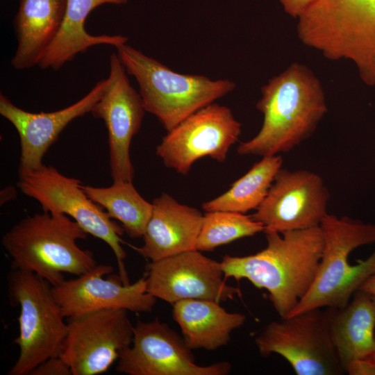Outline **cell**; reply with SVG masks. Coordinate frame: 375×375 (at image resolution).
I'll list each match as a JSON object with an SVG mask.
<instances>
[{
  "label": "cell",
  "instance_id": "1",
  "mask_svg": "<svg viewBox=\"0 0 375 375\" xmlns=\"http://www.w3.org/2000/svg\"><path fill=\"white\" fill-rule=\"evenodd\" d=\"M267 246L244 256H223L224 278L247 279L265 289L276 312L285 317L307 294L317 273L324 239L320 226L278 233L264 231Z\"/></svg>",
  "mask_w": 375,
  "mask_h": 375
},
{
  "label": "cell",
  "instance_id": "2",
  "mask_svg": "<svg viewBox=\"0 0 375 375\" xmlns=\"http://www.w3.org/2000/svg\"><path fill=\"white\" fill-rule=\"evenodd\" d=\"M256 108L263 115L259 132L241 142V156L288 152L309 138L327 112L319 80L305 65L292 63L261 88Z\"/></svg>",
  "mask_w": 375,
  "mask_h": 375
},
{
  "label": "cell",
  "instance_id": "3",
  "mask_svg": "<svg viewBox=\"0 0 375 375\" xmlns=\"http://www.w3.org/2000/svg\"><path fill=\"white\" fill-rule=\"evenodd\" d=\"M319 226L324 246L317 275L307 294L288 315L345 306L375 274V224L327 214Z\"/></svg>",
  "mask_w": 375,
  "mask_h": 375
},
{
  "label": "cell",
  "instance_id": "4",
  "mask_svg": "<svg viewBox=\"0 0 375 375\" xmlns=\"http://www.w3.org/2000/svg\"><path fill=\"white\" fill-rule=\"evenodd\" d=\"M87 236L69 216L43 211L15 224L1 243L12 268L33 272L56 286L65 280L63 273L80 276L97 265L92 253L77 244Z\"/></svg>",
  "mask_w": 375,
  "mask_h": 375
},
{
  "label": "cell",
  "instance_id": "5",
  "mask_svg": "<svg viewBox=\"0 0 375 375\" xmlns=\"http://www.w3.org/2000/svg\"><path fill=\"white\" fill-rule=\"evenodd\" d=\"M301 42L332 60L346 59L375 76V0H318L298 18Z\"/></svg>",
  "mask_w": 375,
  "mask_h": 375
},
{
  "label": "cell",
  "instance_id": "6",
  "mask_svg": "<svg viewBox=\"0 0 375 375\" xmlns=\"http://www.w3.org/2000/svg\"><path fill=\"white\" fill-rule=\"evenodd\" d=\"M116 49L127 73L138 83L145 110L155 115L167 131L235 88L228 79L174 72L126 44Z\"/></svg>",
  "mask_w": 375,
  "mask_h": 375
},
{
  "label": "cell",
  "instance_id": "7",
  "mask_svg": "<svg viewBox=\"0 0 375 375\" xmlns=\"http://www.w3.org/2000/svg\"><path fill=\"white\" fill-rule=\"evenodd\" d=\"M10 301L20 308L19 356L8 375H30L47 359L60 355L67 332L52 285L31 272L12 268L8 277Z\"/></svg>",
  "mask_w": 375,
  "mask_h": 375
},
{
  "label": "cell",
  "instance_id": "8",
  "mask_svg": "<svg viewBox=\"0 0 375 375\" xmlns=\"http://www.w3.org/2000/svg\"><path fill=\"white\" fill-rule=\"evenodd\" d=\"M19 177L17 186L22 192L36 200L44 212L65 214L88 234L105 242L116 258L119 276L124 283H130L124 265L126 253L120 238L124 230L85 194L80 180L44 164Z\"/></svg>",
  "mask_w": 375,
  "mask_h": 375
},
{
  "label": "cell",
  "instance_id": "9",
  "mask_svg": "<svg viewBox=\"0 0 375 375\" xmlns=\"http://www.w3.org/2000/svg\"><path fill=\"white\" fill-rule=\"evenodd\" d=\"M260 355L276 353L297 375H338L344 373L329 333L325 311L315 308L281 317L256 336Z\"/></svg>",
  "mask_w": 375,
  "mask_h": 375
},
{
  "label": "cell",
  "instance_id": "10",
  "mask_svg": "<svg viewBox=\"0 0 375 375\" xmlns=\"http://www.w3.org/2000/svg\"><path fill=\"white\" fill-rule=\"evenodd\" d=\"M67 332L60 356L72 375H97L107 372L128 348L134 326L128 310L103 309L67 318Z\"/></svg>",
  "mask_w": 375,
  "mask_h": 375
},
{
  "label": "cell",
  "instance_id": "11",
  "mask_svg": "<svg viewBox=\"0 0 375 375\" xmlns=\"http://www.w3.org/2000/svg\"><path fill=\"white\" fill-rule=\"evenodd\" d=\"M241 128L229 108L212 103L167 131L156 147V154L167 167L186 175L201 158L224 162Z\"/></svg>",
  "mask_w": 375,
  "mask_h": 375
},
{
  "label": "cell",
  "instance_id": "12",
  "mask_svg": "<svg viewBox=\"0 0 375 375\" xmlns=\"http://www.w3.org/2000/svg\"><path fill=\"white\" fill-rule=\"evenodd\" d=\"M117 361V372L128 375H226L232 368L226 361L197 365L183 338L158 319L137 322Z\"/></svg>",
  "mask_w": 375,
  "mask_h": 375
},
{
  "label": "cell",
  "instance_id": "13",
  "mask_svg": "<svg viewBox=\"0 0 375 375\" xmlns=\"http://www.w3.org/2000/svg\"><path fill=\"white\" fill-rule=\"evenodd\" d=\"M329 197L328 188L317 174L281 168L251 217L262 224L264 231L281 233L319 226L328 214Z\"/></svg>",
  "mask_w": 375,
  "mask_h": 375
},
{
  "label": "cell",
  "instance_id": "14",
  "mask_svg": "<svg viewBox=\"0 0 375 375\" xmlns=\"http://www.w3.org/2000/svg\"><path fill=\"white\" fill-rule=\"evenodd\" d=\"M144 276L147 292L172 305L188 299L220 303L241 295L226 283L220 262L197 249L150 261Z\"/></svg>",
  "mask_w": 375,
  "mask_h": 375
},
{
  "label": "cell",
  "instance_id": "15",
  "mask_svg": "<svg viewBox=\"0 0 375 375\" xmlns=\"http://www.w3.org/2000/svg\"><path fill=\"white\" fill-rule=\"evenodd\" d=\"M110 72L104 92L92 108L108 131L109 163L113 181H132L134 169L130 157L133 136L139 131L145 109L140 93L131 86L117 53L110 56Z\"/></svg>",
  "mask_w": 375,
  "mask_h": 375
},
{
  "label": "cell",
  "instance_id": "16",
  "mask_svg": "<svg viewBox=\"0 0 375 375\" xmlns=\"http://www.w3.org/2000/svg\"><path fill=\"white\" fill-rule=\"evenodd\" d=\"M112 270L111 265H97L77 278L52 286L53 296L64 317L103 309L151 312L156 298L147 292L145 276L133 283L124 284L119 275L103 277Z\"/></svg>",
  "mask_w": 375,
  "mask_h": 375
},
{
  "label": "cell",
  "instance_id": "17",
  "mask_svg": "<svg viewBox=\"0 0 375 375\" xmlns=\"http://www.w3.org/2000/svg\"><path fill=\"white\" fill-rule=\"evenodd\" d=\"M106 83L107 79L99 81L78 101L50 112H28L13 104L3 94H0V114L12 124L19 137V176L43 165L44 156L65 128L76 118L91 112L101 99Z\"/></svg>",
  "mask_w": 375,
  "mask_h": 375
},
{
  "label": "cell",
  "instance_id": "18",
  "mask_svg": "<svg viewBox=\"0 0 375 375\" xmlns=\"http://www.w3.org/2000/svg\"><path fill=\"white\" fill-rule=\"evenodd\" d=\"M143 245L133 247L142 256L156 261L196 249L203 215L197 208L178 203L167 193L153 200Z\"/></svg>",
  "mask_w": 375,
  "mask_h": 375
},
{
  "label": "cell",
  "instance_id": "19",
  "mask_svg": "<svg viewBox=\"0 0 375 375\" xmlns=\"http://www.w3.org/2000/svg\"><path fill=\"white\" fill-rule=\"evenodd\" d=\"M324 311L332 342L345 372L353 363L375 353V303L371 294L358 290L345 306L326 308Z\"/></svg>",
  "mask_w": 375,
  "mask_h": 375
},
{
  "label": "cell",
  "instance_id": "20",
  "mask_svg": "<svg viewBox=\"0 0 375 375\" xmlns=\"http://www.w3.org/2000/svg\"><path fill=\"white\" fill-rule=\"evenodd\" d=\"M67 0H19L13 25L17 40L11 60L17 70L38 65L62 26Z\"/></svg>",
  "mask_w": 375,
  "mask_h": 375
},
{
  "label": "cell",
  "instance_id": "21",
  "mask_svg": "<svg viewBox=\"0 0 375 375\" xmlns=\"http://www.w3.org/2000/svg\"><path fill=\"white\" fill-rule=\"evenodd\" d=\"M219 303L188 299L172 305L173 318L190 349L214 351L224 347L231 340V333L244 324V315L229 312Z\"/></svg>",
  "mask_w": 375,
  "mask_h": 375
},
{
  "label": "cell",
  "instance_id": "22",
  "mask_svg": "<svg viewBox=\"0 0 375 375\" xmlns=\"http://www.w3.org/2000/svg\"><path fill=\"white\" fill-rule=\"evenodd\" d=\"M126 3L127 0H67L66 12L61 29L44 53L38 66L42 69L57 70L91 47L109 44L117 47L126 44L128 40L126 36L89 34L85 30V23L89 14L99 6Z\"/></svg>",
  "mask_w": 375,
  "mask_h": 375
},
{
  "label": "cell",
  "instance_id": "23",
  "mask_svg": "<svg viewBox=\"0 0 375 375\" xmlns=\"http://www.w3.org/2000/svg\"><path fill=\"white\" fill-rule=\"evenodd\" d=\"M280 155L264 156L228 190L202 204L206 212L228 211L244 214L264 201L278 172L282 168Z\"/></svg>",
  "mask_w": 375,
  "mask_h": 375
},
{
  "label": "cell",
  "instance_id": "24",
  "mask_svg": "<svg viewBox=\"0 0 375 375\" xmlns=\"http://www.w3.org/2000/svg\"><path fill=\"white\" fill-rule=\"evenodd\" d=\"M82 188L112 219L121 222L130 238H142L153 206L139 194L132 181H113L106 188L82 185Z\"/></svg>",
  "mask_w": 375,
  "mask_h": 375
},
{
  "label": "cell",
  "instance_id": "25",
  "mask_svg": "<svg viewBox=\"0 0 375 375\" xmlns=\"http://www.w3.org/2000/svg\"><path fill=\"white\" fill-rule=\"evenodd\" d=\"M264 226L250 216L228 211H211L203 215L196 249L210 251L235 240L264 231Z\"/></svg>",
  "mask_w": 375,
  "mask_h": 375
},
{
  "label": "cell",
  "instance_id": "26",
  "mask_svg": "<svg viewBox=\"0 0 375 375\" xmlns=\"http://www.w3.org/2000/svg\"><path fill=\"white\" fill-rule=\"evenodd\" d=\"M30 375H72V372L67 362L60 356H58L41 362Z\"/></svg>",
  "mask_w": 375,
  "mask_h": 375
},
{
  "label": "cell",
  "instance_id": "27",
  "mask_svg": "<svg viewBox=\"0 0 375 375\" xmlns=\"http://www.w3.org/2000/svg\"><path fill=\"white\" fill-rule=\"evenodd\" d=\"M285 12L294 18H299L318 0H279Z\"/></svg>",
  "mask_w": 375,
  "mask_h": 375
},
{
  "label": "cell",
  "instance_id": "28",
  "mask_svg": "<svg viewBox=\"0 0 375 375\" xmlns=\"http://www.w3.org/2000/svg\"><path fill=\"white\" fill-rule=\"evenodd\" d=\"M347 372L349 375H375V353L353 363L348 367Z\"/></svg>",
  "mask_w": 375,
  "mask_h": 375
},
{
  "label": "cell",
  "instance_id": "29",
  "mask_svg": "<svg viewBox=\"0 0 375 375\" xmlns=\"http://www.w3.org/2000/svg\"><path fill=\"white\" fill-rule=\"evenodd\" d=\"M17 194L16 190L12 187H6L1 192V204L15 198Z\"/></svg>",
  "mask_w": 375,
  "mask_h": 375
},
{
  "label": "cell",
  "instance_id": "30",
  "mask_svg": "<svg viewBox=\"0 0 375 375\" xmlns=\"http://www.w3.org/2000/svg\"><path fill=\"white\" fill-rule=\"evenodd\" d=\"M360 290L375 295V274L369 277L360 287Z\"/></svg>",
  "mask_w": 375,
  "mask_h": 375
},
{
  "label": "cell",
  "instance_id": "31",
  "mask_svg": "<svg viewBox=\"0 0 375 375\" xmlns=\"http://www.w3.org/2000/svg\"><path fill=\"white\" fill-rule=\"evenodd\" d=\"M372 299H373V300H374V301L375 303V295H372ZM374 338H375V336H374Z\"/></svg>",
  "mask_w": 375,
  "mask_h": 375
}]
</instances>
